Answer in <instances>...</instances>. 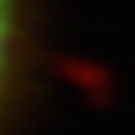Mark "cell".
Instances as JSON below:
<instances>
[{"mask_svg":"<svg viewBox=\"0 0 135 135\" xmlns=\"http://www.w3.org/2000/svg\"><path fill=\"white\" fill-rule=\"evenodd\" d=\"M23 56V0H0V116L19 75Z\"/></svg>","mask_w":135,"mask_h":135,"instance_id":"cell-1","label":"cell"}]
</instances>
